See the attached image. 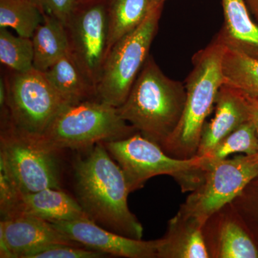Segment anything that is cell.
<instances>
[{"instance_id": "6da1fadb", "label": "cell", "mask_w": 258, "mask_h": 258, "mask_svg": "<svg viewBox=\"0 0 258 258\" xmlns=\"http://www.w3.org/2000/svg\"><path fill=\"white\" fill-rule=\"evenodd\" d=\"M76 199L88 218L119 235L142 240L143 226L128 206L126 180L103 142L75 160Z\"/></svg>"}, {"instance_id": "7a4b0ae2", "label": "cell", "mask_w": 258, "mask_h": 258, "mask_svg": "<svg viewBox=\"0 0 258 258\" xmlns=\"http://www.w3.org/2000/svg\"><path fill=\"white\" fill-rule=\"evenodd\" d=\"M185 101L184 84L167 77L149 55L117 109L139 133L161 147L179 124Z\"/></svg>"}, {"instance_id": "3957f363", "label": "cell", "mask_w": 258, "mask_h": 258, "mask_svg": "<svg viewBox=\"0 0 258 258\" xmlns=\"http://www.w3.org/2000/svg\"><path fill=\"white\" fill-rule=\"evenodd\" d=\"M225 45L216 35L208 46L193 56V69L185 81L184 111L177 127L161 146L171 157L188 159L197 155L207 118L225 83Z\"/></svg>"}, {"instance_id": "277c9868", "label": "cell", "mask_w": 258, "mask_h": 258, "mask_svg": "<svg viewBox=\"0 0 258 258\" xmlns=\"http://www.w3.org/2000/svg\"><path fill=\"white\" fill-rule=\"evenodd\" d=\"M137 132L117 108L91 99L66 106L41 136L33 139L57 154L66 149L88 150L100 142L126 138Z\"/></svg>"}, {"instance_id": "5b68a950", "label": "cell", "mask_w": 258, "mask_h": 258, "mask_svg": "<svg viewBox=\"0 0 258 258\" xmlns=\"http://www.w3.org/2000/svg\"><path fill=\"white\" fill-rule=\"evenodd\" d=\"M103 144L123 171L130 193L142 188L151 178L160 175L172 176L183 192H191L205 178V157L188 159L171 157L159 144L139 132Z\"/></svg>"}, {"instance_id": "8992f818", "label": "cell", "mask_w": 258, "mask_h": 258, "mask_svg": "<svg viewBox=\"0 0 258 258\" xmlns=\"http://www.w3.org/2000/svg\"><path fill=\"white\" fill-rule=\"evenodd\" d=\"M7 70L3 75L7 107L1 111L2 118L25 135L40 137L71 103L54 89L43 73L35 68L25 73Z\"/></svg>"}, {"instance_id": "52a82bcc", "label": "cell", "mask_w": 258, "mask_h": 258, "mask_svg": "<svg viewBox=\"0 0 258 258\" xmlns=\"http://www.w3.org/2000/svg\"><path fill=\"white\" fill-rule=\"evenodd\" d=\"M163 7L153 8L138 28L112 46L97 85L98 100L115 108L124 103L150 55Z\"/></svg>"}, {"instance_id": "ba28073f", "label": "cell", "mask_w": 258, "mask_h": 258, "mask_svg": "<svg viewBox=\"0 0 258 258\" xmlns=\"http://www.w3.org/2000/svg\"><path fill=\"white\" fill-rule=\"evenodd\" d=\"M0 162L3 163L21 193L47 188L61 189L57 153L42 147L19 132L8 119L2 120Z\"/></svg>"}, {"instance_id": "9c48e42d", "label": "cell", "mask_w": 258, "mask_h": 258, "mask_svg": "<svg viewBox=\"0 0 258 258\" xmlns=\"http://www.w3.org/2000/svg\"><path fill=\"white\" fill-rule=\"evenodd\" d=\"M257 176V154L227 158L210 164L203 182L188 195L178 213L204 225L209 217L232 203Z\"/></svg>"}, {"instance_id": "30bf717a", "label": "cell", "mask_w": 258, "mask_h": 258, "mask_svg": "<svg viewBox=\"0 0 258 258\" xmlns=\"http://www.w3.org/2000/svg\"><path fill=\"white\" fill-rule=\"evenodd\" d=\"M64 27L70 55L97 88L110 51L106 0H78Z\"/></svg>"}, {"instance_id": "8fae6325", "label": "cell", "mask_w": 258, "mask_h": 258, "mask_svg": "<svg viewBox=\"0 0 258 258\" xmlns=\"http://www.w3.org/2000/svg\"><path fill=\"white\" fill-rule=\"evenodd\" d=\"M55 245L85 247L61 233L50 222L28 214H18L0 222L1 258H31Z\"/></svg>"}, {"instance_id": "7c38bea8", "label": "cell", "mask_w": 258, "mask_h": 258, "mask_svg": "<svg viewBox=\"0 0 258 258\" xmlns=\"http://www.w3.org/2000/svg\"><path fill=\"white\" fill-rule=\"evenodd\" d=\"M51 225L71 240L106 254L127 258H157L159 239L145 241L130 238L106 230L90 219L52 222Z\"/></svg>"}, {"instance_id": "4fadbf2b", "label": "cell", "mask_w": 258, "mask_h": 258, "mask_svg": "<svg viewBox=\"0 0 258 258\" xmlns=\"http://www.w3.org/2000/svg\"><path fill=\"white\" fill-rule=\"evenodd\" d=\"M203 230L210 258H258V245L232 203L209 217Z\"/></svg>"}, {"instance_id": "5bb4252c", "label": "cell", "mask_w": 258, "mask_h": 258, "mask_svg": "<svg viewBox=\"0 0 258 258\" xmlns=\"http://www.w3.org/2000/svg\"><path fill=\"white\" fill-rule=\"evenodd\" d=\"M213 118L204 126L196 156L207 155L226 137L250 120L247 95L224 83L217 94Z\"/></svg>"}, {"instance_id": "9a60e30c", "label": "cell", "mask_w": 258, "mask_h": 258, "mask_svg": "<svg viewBox=\"0 0 258 258\" xmlns=\"http://www.w3.org/2000/svg\"><path fill=\"white\" fill-rule=\"evenodd\" d=\"M18 214H28L50 223L89 219L77 200L62 188H47L31 193L20 192L16 211L11 217Z\"/></svg>"}, {"instance_id": "2e32d148", "label": "cell", "mask_w": 258, "mask_h": 258, "mask_svg": "<svg viewBox=\"0 0 258 258\" xmlns=\"http://www.w3.org/2000/svg\"><path fill=\"white\" fill-rule=\"evenodd\" d=\"M224 23L217 34L227 48L258 60V25L244 0H222Z\"/></svg>"}, {"instance_id": "e0dca14e", "label": "cell", "mask_w": 258, "mask_h": 258, "mask_svg": "<svg viewBox=\"0 0 258 258\" xmlns=\"http://www.w3.org/2000/svg\"><path fill=\"white\" fill-rule=\"evenodd\" d=\"M203 228L195 219L177 212L169 220L165 235L159 239L157 258H210Z\"/></svg>"}, {"instance_id": "ac0fdd59", "label": "cell", "mask_w": 258, "mask_h": 258, "mask_svg": "<svg viewBox=\"0 0 258 258\" xmlns=\"http://www.w3.org/2000/svg\"><path fill=\"white\" fill-rule=\"evenodd\" d=\"M43 74L54 89L71 104L98 99L96 86L80 69L69 52Z\"/></svg>"}, {"instance_id": "d6986e66", "label": "cell", "mask_w": 258, "mask_h": 258, "mask_svg": "<svg viewBox=\"0 0 258 258\" xmlns=\"http://www.w3.org/2000/svg\"><path fill=\"white\" fill-rule=\"evenodd\" d=\"M43 20L32 37L33 67L45 72L61 57L69 52L66 27L60 20L43 15Z\"/></svg>"}, {"instance_id": "ffe728a7", "label": "cell", "mask_w": 258, "mask_h": 258, "mask_svg": "<svg viewBox=\"0 0 258 258\" xmlns=\"http://www.w3.org/2000/svg\"><path fill=\"white\" fill-rule=\"evenodd\" d=\"M109 49L138 28L153 9L150 0H106Z\"/></svg>"}, {"instance_id": "44dd1931", "label": "cell", "mask_w": 258, "mask_h": 258, "mask_svg": "<svg viewBox=\"0 0 258 258\" xmlns=\"http://www.w3.org/2000/svg\"><path fill=\"white\" fill-rule=\"evenodd\" d=\"M43 16L30 0H0V28H11L18 35L32 38Z\"/></svg>"}, {"instance_id": "7402d4cb", "label": "cell", "mask_w": 258, "mask_h": 258, "mask_svg": "<svg viewBox=\"0 0 258 258\" xmlns=\"http://www.w3.org/2000/svg\"><path fill=\"white\" fill-rule=\"evenodd\" d=\"M223 74L225 83L258 97V60L226 47Z\"/></svg>"}, {"instance_id": "603a6c76", "label": "cell", "mask_w": 258, "mask_h": 258, "mask_svg": "<svg viewBox=\"0 0 258 258\" xmlns=\"http://www.w3.org/2000/svg\"><path fill=\"white\" fill-rule=\"evenodd\" d=\"M243 153L254 155L258 153V138L253 122L249 120L222 139L216 147L204 156L206 168L210 164L227 159L231 154Z\"/></svg>"}, {"instance_id": "cb8c5ba5", "label": "cell", "mask_w": 258, "mask_h": 258, "mask_svg": "<svg viewBox=\"0 0 258 258\" xmlns=\"http://www.w3.org/2000/svg\"><path fill=\"white\" fill-rule=\"evenodd\" d=\"M0 61L7 69L25 73L33 69L31 38L15 36L8 28H0Z\"/></svg>"}, {"instance_id": "d4e9b609", "label": "cell", "mask_w": 258, "mask_h": 258, "mask_svg": "<svg viewBox=\"0 0 258 258\" xmlns=\"http://www.w3.org/2000/svg\"><path fill=\"white\" fill-rule=\"evenodd\" d=\"M258 245V176L232 201Z\"/></svg>"}, {"instance_id": "484cf974", "label": "cell", "mask_w": 258, "mask_h": 258, "mask_svg": "<svg viewBox=\"0 0 258 258\" xmlns=\"http://www.w3.org/2000/svg\"><path fill=\"white\" fill-rule=\"evenodd\" d=\"M106 254L81 246L55 245L42 249L31 258H101Z\"/></svg>"}, {"instance_id": "4316f807", "label": "cell", "mask_w": 258, "mask_h": 258, "mask_svg": "<svg viewBox=\"0 0 258 258\" xmlns=\"http://www.w3.org/2000/svg\"><path fill=\"white\" fill-rule=\"evenodd\" d=\"M34 3L42 15L53 17L66 24L74 10L78 0H30Z\"/></svg>"}, {"instance_id": "83f0119b", "label": "cell", "mask_w": 258, "mask_h": 258, "mask_svg": "<svg viewBox=\"0 0 258 258\" xmlns=\"http://www.w3.org/2000/svg\"><path fill=\"white\" fill-rule=\"evenodd\" d=\"M247 94V93H246ZM247 95L249 104V112H250V120L253 122L255 126L258 138V97ZM258 155V153H257Z\"/></svg>"}, {"instance_id": "f1b7e54d", "label": "cell", "mask_w": 258, "mask_h": 258, "mask_svg": "<svg viewBox=\"0 0 258 258\" xmlns=\"http://www.w3.org/2000/svg\"><path fill=\"white\" fill-rule=\"evenodd\" d=\"M244 2L258 25V0H244Z\"/></svg>"}, {"instance_id": "f546056e", "label": "cell", "mask_w": 258, "mask_h": 258, "mask_svg": "<svg viewBox=\"0 0 258 258\" xmlns=\"http://www.w3.org/2000/svg\"><path fill=\"white\" fill-rule=\"evenodd\" d=\"M150 1L152 8H154L156 7L164 6L166 0H150Z\"/></svg>"}]
</instances>
